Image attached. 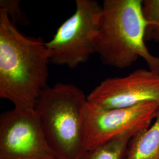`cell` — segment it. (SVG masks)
Returning a JSON list of instances; mask_svg holds the SVG:
<instances>
[{"label":"cell","instance_id":"1","mask_svg":"<svg viewBox=\"0 0 159 159\" xmlns=\"http://www.w3.org/2000/svg\"><path fill=\"white\" fill-rule=\"evenodd\" d=\"M50 54L46 42L20 31L0 9V97L18 109H33L48 87Z\"/></svg>","mask_w":159,"mask_h":159},{"label":"cell","instance_id":"2","mask_svg":"<svg viewBox=\"0 0 159 159\" xmlns=\"http://www.w3.org/2000/svg\"><path fill=\"white\" fill-rule=\"evenodd\" d=\"M142 6L141 0H105L93 40L94 51L104 64L119 69L142 58L150 70L159 74V57L145 44Z\"/></svg>","mask_w":159,"mask_h":159},{"label":"cell","instance_id":"3","mask_svg":"<svg viewBox=\"0 0 159 159\" xmlns=\"http://www.w3.org/2000/svg\"><path fill=\"white\" fill-rule=\"evenodd\" d=\"M87 96L76 85L64 83L48 86L34 110L47 142L57 158L84 159Z\"/></svg>","mask_w":159,"mask_h":159},{"label":"cell","instance_id":"4","mask_svg":"<svg viewBox=\"0 0 159 159\" xmlns=\"http://www.w3.org/2000/svg\"><path fill=\"white\" fill-rule=\"evenodd\" d=\"M75 11L46 42L50 62L74 69L95 53L93 40L98 28L102 6L95 0H76Z\"/></svg>","mask_w":159,"mask_h":159},{"label":"cell","instance_id":"5","mask_svg":"<svg viewBox=\"0 0 159 159\" xmlns=\"http://www.w3.org/2000/svg\"><path fill=\"white\" fill-rule=\"evenodd\" d=\"M159 114L157 102H143L127 108L104 109L87 102L84 144L87 152L131 131L148 128Z\"/></svg>","mask_w":159,"mask_h":159},{"label":"cell","instance_id":"6","mask_svg":"<svg viewBox=\"0 0 159 159\" xmlns=\"http://www.w3.org/2000/svg\"><path fill=\"white\" fill-rule=\"evenodd\" d=\"M57 157L47 142L33 109L6 111L0 116V159Z\"/></svg>","mask_w":159,"mask_h":159},{"label":"cell","instance_id":"7","mask_svg":"<svg viewBox=\"0 0 159 159\" xmlns=\"http://www.w3.org/2000/svg\"><path fill=\"white\" fill-rule=\"evenodd\" d=\"M87 101L104 109L127 108L143 102L159 104V74L141 68L125 77L108 78L90 92Z\"/></svg>","mask_w":159,"mask_h":159},{"label":"cell","instance_id":"8","mask_svg":"<svg viewBox=\"0 0 159 159\" xmlns=\"http://www.w3.org/2000/svg\"><path fill=\"white\" fill-rule=\"evenodd\" d=\"M124 159H159V114L152 125L131 137Z\"/></svg>","mask_w":159,"mask_h":159},{"label":"cell","instance_id":"9","mask_svg":"<svg viewBox=\"0 0 159 159\" xmlns=\"http://www.w3.org/2000/svg\"><path fill=\"white\" fill-rule=\"evenodd\" d=\"M137 132L129 131L88 151L84 159H124L129 143Z\"/></svg>","mask_w":159,"mask_h":159},{"label":"cell","instance_id":"10","mask_svg":"<svg viewBox=\"0 0 159 159\" xmlns=\"http://www.w3.org/2000/svg\"><path fill=\"white\" fill-rule=\"evenodd\" d=\"M142 12L146 23L145 41L159 43V0L143 1Z\"/></svg>","mask_w":159,"mask_h":159},{"label":"cell","instance_id":"11","mask_svg":"<svg viewBox=\"0 0 159 159\" xmlns=\"http://www.w3.org/2000/svg\"><path fill=\"white\" fill-rule=\"evenodd\" d=\"M20 2L19 0H1L0 9L4 10L7 12L15 25L17 24L25 25L29 23V18L22 11Z\"/></svg>","mask_w":159,"mask_h":159},{"label":"cell","instance_id":"12","mask_svg":"<svg viewBox=\"0 0 159 159\" xmlns=\"http://www.w3.org/2000/svg\"><path fill=\"white\" fill-rule=\"evenodd\" d=\"M58 159V158H57V157H54V158H52V159Z\"/></svg>","mask_w":159,"mask_h":159}]
</instances>
